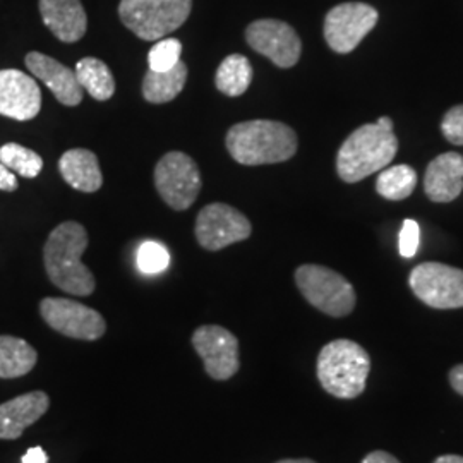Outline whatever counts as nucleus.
<instances>
[{
	"label": "nucleus",
	"instance_id": "1",
	"mask_svg": "<svg viewBox=\"0 0 463 463\" xmlns=\"http://www.w3.org/2000/svg\"><path fill=\"white\" fill-rule=\"evenodd\" d=\"M90 244L88 233L78 222L57 225L45 242L43 263L52 283L71 296L86 298L95 292L97 281L81 256Z\"/></svg>",
	"mask_w": 463,
	"mask_h": 463
},
{
	"label": "nucleus",
	"instance_id": "2",
	"mask_svg": "<svg viewBox=\"0 0 463 463\" xmlns=\"http://www.w3.org/2000/svg\"><path fill=\"white\" fill-rule=\"evenodd\" d=\"M398 151V139L390 117L376 124H365L348 136L336 155V172L344 183H361L392 164Z\"/></svg>",
	"mask_w": 463,
	"mask_h": 463
},
{
	"label": "nucleus",
	"instance_id": "3",
	"mask_svg": "<svg viewBox=\"0 0 463 463\" xmlns=\"http://www.w3.org/2000/svg\"><path fill=\"white\" fill-rule=\"evenodd\" d=\"M232 158L241 165H271L298 153V134L277 120H248L232 126L225 137Z\"/></svg>",
	"mask_w": 463,
	"mask_h": 463
},
{
	"label": "nucleus",
	"instance_id": "4",
	"mask_svg": "<svg viewBox=\"0 0 463 463\" xmlns=\"http://www.w3.org/2000/svg\"><path fill=\"white\" fill-rule=\"evenodd\" d=\"M369 371V354L347 338L326 344L317 355V380L333 397L352 400L363 395Z\"/></svg>",
	"mask_w": 463,
	"mask_h": 463
},
{
	"label": "nucleus",
	"instance_id": "5",
	"mask_svg": "<svg viewBox=\"0 0 463 463\" xmlns=\"http://www.w3.org/2000/svg\"><path fill=\"white\" fill-rule=\"evenodd\" d=\"M193 0H120L118 16L128 30L145 42H158L179 30Z\"/></svg>",
	"mask_w": 463,
	"mask_h": 463
},
{
	"label": "nucleus",
	"instance_id": "6",
	"mask_svg": "<svg viewBox=\"0 0 463 463\" xmlns=\"http://www.w3.org/2000/svg\"><path fill=\"white\" fill-rule=\"evenodd\" d=\"M296 283L304 298L325 315L344 317L355 307L357 298L350 281L326 266H298Z\"/></svg>",
	"mask_w": 463,
	"mask_h": 463
},
{
	"label": "nucleus",
	"instance_id": "7",
	"mask_svg": "<svg viewBox=\"0 0 463 463\" xmlns=\"http://www.w3.org/2000/svg\"><path fill=\"white\" fill-rule=\"evenodd\" d=\"M155 187L172 210L184 212L198 199L201 191L199 166L183 151H170L155 166Z\"/></svg>",
	"mask_w": 463,
	"mask_h": 463
},
{
	"label": "nucleus",
	"instance_id": "8",
	"mask_svg": "<svg viewBox=\"0 0 463 463\" xmlns=\"http://www.w3.org/2000/svg\"><path fill=\"white\" fill-rule=\"evenodd\" d=\"M378 19V11L369 4H338L325 17V40L333 52L350 53L373 32Z\"/></svg>",
	"mask_w": 463,
	"mask_h": 463
},
{
	"label": "nucleus",
	"instance_id": "9",
	"mask_svg": "<svg viewBox=\"0 0 463 463\" xmlns=\"http://www.w3.org/2000/svg\"><path fill=\"white\" fill-rule=\"evenodd\" d=\"M409 285L417 298L430 307H463V269L443 263H422L412 269Z\"/></svg>",
	"mask_w": 463,
	"mask_h": 463
},
{
	"label": "nucleus",
	"instance_id": "10",
	"mask_svg": "<svg viewBox=\"0 0 463 463\" xmlns=\"http://www.w3.org/2000/svg\"><path fill=\"white\" fill-rule=\"evenodd\" d=\"M40 315L52 330L76 340L95 342L107 331V323L99 311L71 298H43Z\"/></svg>",
	"mask_w": 463,
	"mask_h": 463
},
{
	"label": "nucleus",
	"instance_id": "11",
	"mask_svg": "<svg viewBox=\"0 0 463 463\" xmlns=\"http://www.w3.org/2000/svg\"><path fill=\"white\" fill-rule=\"evenodd\" d=\"M252 232L248 216L225 203L206 204L196 218L194 233L199 246L220 250L249 239Z\"/></svg>",
	"mask_w": 463,
	"mask_h": 463
},
{
	"label": "nucleus",
	"instance_id": "12",
	"mask_svg": "<svg viewBox=\"0 0 463 463\" xmlns=\"http://www.w3.org/2000/svg\"><path fill=\"white\" fill-rule=\"evenodd\" d=\"M191 342L210 378L227 381L237 374L241 367L239 340L232 331L218 325H203L193 333Z\"/></svg>",
	"mask_w": 463,
	"mask_h": 463
},
{
	"label": "nucleus",
	"instance_id": "13",
	"mask_svg": "<svg viewBox=\"0 0 463 463\" xmlns=\"http://www.w3.org/2000/svg\"><path fill=\"white\" fill-rule=\"evenodd\" d=\"M246 40L250 49L281 69L296 66L302 53V42L296 30L279 19H258L250 23Z\"/></svg>",
	"mask_w": 463,
	"mask_h": 463
},
{
	"label": "nucleus",
	"instance_id": "14",
	"mask_svg": "<svg viewBox=\"0 0 463 463\" xmlns=\"http://www.w3.org/2000/svg\"><path fill=\"white\" fill-rule=\"evenodd\" d=\"M42 110V91L34 78L17 71H0V116L32 120Z\"/></svg>",
	"mask_w": 463,
	"mask_h": 463
},
{
	"label": "nucleus",
	"instance_id": "15",
	"mask_svg": "<svg viewBox=\"0 0 463 463\" xmlns=\"http://www.w3.org/2000/svg\"><path fill=\"white\" fill-rule=\"evenodd\" d=\"M28 71L36 80L47 84L53 97L66 107H78L83 101L84 90L72 69L40 52H30L24 59Z\"/></svg>",
	"mask_w": 463,
	"mask_h": 463
},
{
	"label": "nucleus",
	"instance_id": "16",
	"mask_svg": "<svg viewBox=\"0 0 463 463\" xmlns=\"http://www.w3.org/2000/svg\"><path fill=\"white\" fill-rule=\"evenodd\" d=\"M50 398L45 392H30L0 403V439H17L26 428L47 414Z\"/></svg>",
	"mask_w": 463,
	"mask_h": 463
},
{
	"label": "nucleus",
	"instance_id": "17",
	"mask_svg": "<svg viewBox=\"0 0 463 463\" xmlns=\"http://www.w3.org/2000/svg\"><path fill=\"white\" fill-rule=\"evenodd\" d=\"M43 24L64 43H76L88 30V16L81 0H40Z\"/></svg>",
	"mask_w": 463,
	"mask_h": 463
},
{
	"label": "nucleus",
	"instance_id": "18",
	"mask_svg": "<svg viewBox=\"0 0 463 463\" xmlns=\"http://www.w3.org/2000/svg\"><path fill=\"white\" fill-rule=\"evenodd\" d=\"M424 191L434 203H451L462 194L463 156L443 153L436 156L426 170Z\"/></svg>",
	"mask_w": 463,
	"mask_h": 463
},
{
	"label": "nucleus",
	"instance_id": "19",
	"mask_svg": "<svg viewBox=\"0 0 463 463\" xmlns=\"http://www.w3.org/2000/svg\"><path fill=\"white\" fill-rule=\"evenodd\" d=\"M59 170L72 189L81 193H97L103 185L99 156L90 149H67L59 160Z\"/></svg>",
	"mask_w": 463,
	"mask_h": 463
},
{
	"label": "nucleus",
	"instance_id": "20",
	"mask_svg": "<svg viewBox=\"0 0 463 463\" xmlns=\"http://www.w3.org/2000/svg\"><path fill=\"white\" fill-rule=\"evenodd\" d=\"M38 361V354L26 340L0 335V380L26 376Z\"/></svg>",
	"mask_w": 463,
	"mask_h": 463
},
{
	"label": "nucleus",
	"instance_id": "21",
	"mask_svg": "<svg viewBox=\"0 0 463 463\" xmlns=\"http://www.w3.org/2000/svg\"><path fill=\"white\" fill-rule=\"evenodd\" d=\"M187 83V66L185 62H177L170 71L156 72L148 69L143 80V97L149 103L162 105L177 99L183 93Z\"/></svg>",
	"mask_w": 463,
	"mask_h": 463
},
{
	"label": "nucleus",
	"instance_id": "22",
	"mask_svg": "<svg viewBox=\"0 0 463 463\" xmlns=\"http://www.w3.org/2000/svg\"><path fill=\"white\" fill-rule=\"evenodd\" d=\"M76 78L84 91L97 101H107L116 93V80L103 61L97 57H84L76 64Z\"/></svg>",
	"mask_w": 463,
	"mask_h": 463
},
{
	"label": "nucleus",
	"instance_id": "23",
	"mask_svg": "<svg viewBox=\"0 0 463 463\" xmlns=\"http://www.w3.org/2000/svg\"><path fill=\"white\" fill-rule=\"evenodd\" d=\"M252 83V66L246 55L232 53L216 69V90L227 97H241Z\"/></svg>",
	"mask_w": 463,
	"mask_h": 463
},
{
	"label": "nucleus",
	"instance_id": "24",
	"mask_svg": "<svg viewBox=\"0 0 463 463\" xmlns=\"http://www.w3.org/2000/svg\"><path fill=\"white\" fill-rule=\"evenodd\" d=\"M417 185V172L412 166L395 165L383 168L376 181V191L381 198L390 201L407 199Z\"/></svg>",
	"mask_w": 463,
	"mask_h": 463
},
{
	"label": "nucleus",
	"instance_id": "25",
	"mask_svg": "<svg viewBox=\"0 0 463 463\" xmlns=\"http://www.w3.org/2000/svg\"><path fill=\"white\" fill-rule=\"evenodd\" d=\"M0 162L13 174L26 179L38 177L43 168V158L38 153L17 143H7L0 148Z\"/></svg>",
	"mask_w": 463,
	"mask_h": 463
},
{
	"label": "nucleus",
	"instance_id": "26",
	"mask_svg": "<svg viewBox=\"0 0 463 463\" xmlns=\"http://www.w3.org/2000/svg\"><path fill=\"white\" fill-rule=\"evenodd\" d=\"M183 43L177 38H162L158 40L148 53V64L151 71L164 72L181 62Z\"/></svg>",
	"mask_w": 463,
	"mask_h": 463
},
{
	"label": "nucleus",
	"instance_id": "27",
	"mask_svg": "<svg viewBox=\"0 0 463 463\" xmlns=\"http://www.w3.org/2000/svg\"><path fill=\"white\" fill-rule=\"evenodd\" d=\"M170 265V254L160 242H145L137 249V268L146 275L165 271Z\"/></svg>",
	"mask_w": 463,
	"mask_h": 463
},
{
	"label": "nucleus",
	"instance_id": "28",
	"mask_svg": "<svg viewBox=\"0 0 463 463\" xmlns=\"http://www.w3.org/2000/svg\"><path fill=\"white\" fill-rule=\"evenodd\" d=\"M420 246V227L415 220H405L398 235V250L405 260H412Z\"/></svg>",
	"mask_w": 463,
	"mask_h": 463
},
{
	"label": "nucleus",
	"instance_id": "29",
	"mask_svg": "<svg viewBox=\"0 0 463 463\" xmlns=\"http://www.w3.org/2000/svg\"><path fill=\"white\" fill-rule=\"evenodd\" d=\"M441 131L451 145L463 146V105L448 110L441 122Z\"/></svg>",
	"mask_w": 463,
	"mask_h": 463
},
{
	"label": "nucleus",
	"instance_id": "30",
	"mask_svg": "<svg viewBox=\"0 0 463 463\" xmlns=\"http://www.w3.org/2000/svg\"><path fill=\"white\" fill-rule=\"evenodd\" d=\"M17 189V177L0 162V191H7L13 193Z\"/></svg>",
	"mask_w": 463,
	"mask_h": 463
},
{
	"label": "nucleus",
	"instance_id": "31",
	"mask_svg": "<svg viewBox=\"0 0 463 463\" xmlns=\"http://www.w3.org/2000/svg\"><path fill=\"white\" fill-rule=\"evenodd\" d=\"M21 463H49V457H47V453L43 451V448L42 447L30 448V449L23 455Z\"/></svg>",
	"mask_w": 463,
	"mask_h": 463
},
{
	"label": "nucleus",
	"instance_id": "32",
	"mask_svg": "<svg viewBox=\"0 0 463 463\" xmlns=\"http://www.w3.org/2000/svg\"><path fill=\"white\" fill-rule=\"evenodd\" d=\"M363 463H400L397 458L393 457V455H390V453H386V451H383V449H376V451H373V453H369L367 457H365Z\"/></svg>",
	"mask_w": 463,
	"mask_h": 463
},
{
	"label": "nucleus",
	"instance_id": "33",
	"mask_svg": "<svg viewBox=\"0 0 463 463\" xmlns=\"http://www.w3.org/2000/svg\"><path fill=\"white\" fill-rule=\"evenodd\" d=\"M449 383L457 393L463 395V364L455 365L449 371Z\"/></svg>",
	"mask_w": 463,
	"mask_h": 463
},
{
	"label": "nucleus",
	"instance_id": "34",
	"mask_svg": "<svg viewBox=\"0 0 463 463\" xmlns=\"http://www.w3.org/2000/svg\"><path fill=\"white\" fill-rule=\"evenodd\" d=\"M434 463H463V457H460V455H443V457L436 458Z\"/></svg>",
	"mask_w": 463,
	"mask_h": 463
},
{
	"label": "nucleus",
	"instance_id": "35",
	"mask_svg": "<svg viewBox=\"0 0 463 463\" xmlns=\"http://www.w3.org/2000/svg\"><path fill=\"white\" fill-rule=\"evenodd\" d=\"M277 463H316L315 460H309V458H285Z\"/></svg>",
	"mask_w": 463,
	"mask_h": 463
}]
</instances>
